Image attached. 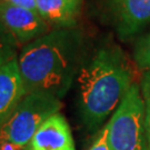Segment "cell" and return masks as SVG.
<instances>
[{"instance_id": "6da1fadb", "label": "cell", "mask_w": 150, "mask_h": 150, "mask_svg": "<svg viewBox=\"0 0 150 150\" xmlns=\"http://www.w3.org/2000/svg\"><path fill=\"white\" fill-rule=\"evenodd\" d=\"M132 58L111 39L89 49L76 77L78 111L83 126L98 132L112 116L136 79Z\"/></svg>"}, {"instance_id": "7a4b0ae2", "label": "cell", "mask_w": 150, "mask_h": 150, "mask_svg": "<svg viewBox=\"0 0 150 150\" xmlns=\"http://www.w3.org/2000/svg\"><path fill=\"white\" fill-rule=\"evenodd\" d=\"M90 45L79 27L51 29L20 49L18 56L27 93L45 92L62 99L75 82Z\"/></svg>"}, {"instance_id": "3957f363", "label": "cell", "mask_w": 150, "mask_h": 150, "mask_svg": "<svg viewBox=\"0 0 150 150\" xmlns=\"http://www.w3.org/2000/svg\"><path fill=\"white\" fill-rule=\"evenodd\" d=\"M61 100L45 92L27 93L0 127V145L10 144L25 150L49 117L60 112Z\"/></svg>"}, {"instance_id": "277c9868", "label": "cell", "mask_w": 150, "mask_h": 150, "mask_svg": "<svg viewBox=\"0 0 150 150\" xmlns=\"http://www.w3.org/2000/svg\"><path fill=\"white\" fill-rule=\"evenodd\" d=\"M110 150H148L145 132V100L134 82L106 123Z\"/></svg>"}, {"instance_id": "5b68a950", "label": "cell", "mask_w": 150, "mask_h": 150, "mask_svg": "<svg viewBox=\"0 0 150 150\" xmlns=\"http://www.w3.org/2000/svg\"><path fill=\"white\" fill-rule=\"evenodd\" d=\"M91 10L121 42L134 41L150 26V0H92Z\"/></svg>"}, {"instance_id": "8992f818", "label": "cell", "mask_w": 150, "mask_h": 150, "mask_svg": "<svg viewBox=\"0 0 150 150\" xmlns=\"http://www.w3.org/2000/svg\"><path fill=\"white\" fill-rule=\"evenodd\" d=\"M50 30L37 11L0 1V37L7 46L21 49Z\"/></svg>"}, {"instance_id": "52a82bcc", "label": "cell", "mask_w": 150, "mask_h": 150, "mask_svg": "<svg viewBox=\"0 0 150 150\" xmlns=\"http://www.w3.org/2000/svg\"><path fill=\"white\" fill-rule=\"evenodd\" d=\"M18 56L10 46L0 51V127L26 96Z\"/></svg>"}, {"instance_id": "ba28073f", "label": "cell", "mask_w": 150, "mask_h": 150, "mask_svg": "<svg viewBox=\"0 0 150 150\" xmlns=\"http://www.w3.org/2000/svg\"><path fill=\"white\" fill-rule=\"evenodd\" d=\"M25 150H76L71 129L64 115L57 112L49 117Z\"/></svg>"}, {"instance_id": "9c48e42d", "label": "cell", "mask_w": 150, "mask_h": 150, "mask_svg": "<svg viewBox=\"0 0 150 150\" xmlns=\"http://www.w3.org/2000/svg\"><path fill=\"white\" fill-rule=\"evenodd\" d=\"M37 11L51 29L78 27L82 0H36Z\"/></svg>"}, {"instance_id": "30bf717a", "label": "cell", "mask_w": 150, "mask_h": 150, "mask_svg": "<svg viewBox=\"0 0 150 150\" xmlns=\"http://www.w3.org/2000/svg\"><path fill=\"white\" fill-rule=\"evenodd\" d=\"M132 60L137 69L141 72L150 69V30L134 40Z\"/></svg>"}, {"instance_id": "8fae6325", "label": "cell", "mask_w": 150, "mask_h": 150, "mask_svg": "<svg viewBox=\"0 0 150 150\" xmlns=\"http://www.w3.org/2000/svg\"><path fill=\"white\" fill-rule=\"evenodd\" d=\"M88 150H110L108 146V128L105 125L96 134V138L92 141Z\"/></svg>"}, {"instance_id": "7c38bea8", "label": "cell", "mask_w": 150, "mask_h": 150, "mask_svg": "<svg viewBox=\"0 0 150 150\" xmlns=\"http://www.w3.org/2000/svg\"><path fill=\"white\" fill-rule=\"evenodd\" d=\"M142 96H144V100H145L146 140H147V148H148V150H150V95L147 92H142Z\"/></svg>"}, {"instance_id": "4fadbf2b", "label": "cell", "mask_w": 150, "mask_h": 150, "mask_svg": "<svg viewBox=\"0 0 150 150\" xmlns=\"http://www.w3.org/2000/svg\"><path fill=\"white\" fill-rule=\"evenodd\" d=\"M0 1H4V2H7V4H10V5L13 6H18V7H21V8H26L29 10L37 11L36 0H0Z\"/></svg>"}, {"instance_id": "5bb4252c", "label": "cell", "mask_w": 150, "mask_h": 150, "mask_svg": "<svg viewBox=\"0 0 150 150\" xmlns=\"http://www.w3.org/2000/svg\"><path fill=\"white\" fill-rule=\"evenodd\" d=\"M139 85L142 92H147L150 95V69L141 72Z\"/></svg>"}, {"instance_id": "9a60e30c", "label": "cell", "mask_w": 150, "mask_h": 150, "mask_svg": "<svg viewBox=\"0 0 150 150\" xmlns=\"http://www.w3.org/2000/svg\"><path fill=\"white\" fill-rule=\"evenodd\" d=\"M6 46H7V45H6L5 41L2 40V38L0 37V51H1V50H2V49H4V48H5Z\"/></svg>"}]
</instances>
